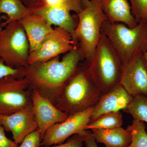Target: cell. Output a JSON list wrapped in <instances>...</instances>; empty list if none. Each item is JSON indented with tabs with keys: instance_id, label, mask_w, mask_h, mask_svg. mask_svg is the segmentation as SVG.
I'll list each match as a JSON object with an SVG mask.
<instances>
[{
	"instance_id": "6",
	"label": "cell",
	"mask_w": 147,
	"mask_h": 147,
	"mask_svg": "<svg viewBox=\"0 0 147 147\" xmlns=\"http://www.w3.org/2000/svg\"><path fill=\"white\" fill-rule=\"evenodd\" d=\"M0 31V59L6 65L21 68L29 65L30 45L18 21L11 22Z\"/></svg>"
},
{
	"instance_id": "17",
	"label": "cell",
	"mask_w": 147,
	"mask_h": 147,
	"mask_svg": "<svg viewBox=\"0 0 147 147\" xmlns=\"http://www.w3.org/2000/svg\"><path fill=\"white\" fill-rule=\"evenodd\" d=\"M90 130L96 143L103 144L105 147H129L131 142V132L121 127Z\"/></svg>"
},
{
	"instance_id": "2",
	"label": "cell",
	"mask_w": 147,
	"mask_h": 147,
	"mask_svg": "<svg viewBox=\"0 0 147 147\" xmlns=\"http://www.w3.org/2000/svg\"><path fill=\"white\" fill-rule=\"evenodd\" d=\"M102 94L83 61L63 87L55 106L71 115L94 107Z\"/></svg>"
},
{
	"instance_id": "3",
	"label": "cell",
	"mask_w": 147,
	"mask_h": 147,
	"mask_svg": "<svg viewBox=\"0 0 147 147\" xmlns=\"http://www.w3.org/2000/svg\"><path fill=\"white\" fill-rule=\"evenodd\" d=\"M84 62L102 92L120 84L122 61L110 40L102 32L93 54Z\"/></svg>"
},
{
	"instance_id": "28",
	"label": "cell",
	"mask_w": 147,
	"mask_h": 147,
	"mask_svg": "<svg viewBox=\"0 0 147 147\" xmlns=\"http://www.w3.org/2000/svg\"><path fill=\"white\" fill-rule=\"evenodd\" d=\"M26 6L30 9L36 7L39 5V0H21Z\"/></svg>"
},
{
	"instance_id": "14",
	"label": "cell",
	"mask_w": 147,
	"mask_h": 147,
	"mask_svg": "<svg viewBox=\"0 0 147 147\" xmlns=\"http://www.w3.org/2000/svg\"><path fill=\"white\" fill-rule=\"evenodd\" d=\"M30 9L43 17L51 26L65 29L71 34L77 26L78 16L71 15V11L64 5L39 6Z\"/></svg>"
},
{
	"instance_id": "13",
	"label": "cell",
	"mask_w": 147,
	"mask_h": 147,
	"mask_svg": "<svg viewBox=\"0 0 147 147\" xmlns=\"http://www.w3.org/2000/svg\"><path fill=\"white\" fill-rule=\"evenodd\" d=\"M132 97L133 96L120 84L103 93L95 106L89 123L106 113L125 110L130 103Z\"/></svg>"
},
{
	"instance_id": "8",
	"label": "cell",
	"mask_w": 147,
	"mask_h": 147,
	"mask_svg": "<svg viewBox=\"0 0 147 147\" xmlns=\"http://www.w3.org/2000/svg\"><path fill=\"white\" fill-rule=\"evenodd\" d=\"M76 47L69 32L56 27L36 50L30 53L29 65L42 62L66 54Z\"/></svg>"
},
{
	"instance_id": "25",
	"label": "cell",
	"mask_w": 147,
	"mask_h": 147,
	"mask_svg": "<svg viewBox=\"0 0 147 147\" xmlns=\"http://www.w3.org/2000/svg\"><path fill=\"white\" fill-rule=\"evenodd\" d=\"M24 68H14L6 65L3 61L0 59V79L8 76H18L24 78Z\"/></svg>"
},
{
	"instance_id": "9",
	"label": "cell",
	"mask_w": 147,
	"mask_h": 147,
	"mask_svg": "<svg viewBox=\"0 0 147 147\" xmlns=\"http://www.w3.org/2000/svg\"><path fill=\"white\" fill-rule=\"evenodd\" d=\"M94 107L69 116L63 121L50 126L42 137L41 146L60 144L74 134L82 132L89 123Z\"/></svg>"
},
{
	"instance_id": "21",
	"label": "cell",
	"mask_w": 147,
	"mask_h": 147,
	"mask_svg": "<svg viewBox=\"0 0 147 147\" xmlns=\"http://www.w3.org/2000/svg\"><path fill=\"white\" fill-rule=\"evenodd\" d=\"M127 128L131 135V142L129 147H147V133L144 122L133 120Z\"/></svg>"
},
{
	"instance_id": "30",
	"label": "cell",
	"mask_w": 147,
	"mask_h": 147,
	"mask_svg": "<svg viewBox=\"0 0 147 147\" xmlns=\"http://www.w3.org/2000/svg\"><path fill=\"white\" fill-rule=\"evenodd\" d=\"M144 56H145V59H146V61L147 66V52H146V53H145V54H144Z\"/></svg>"
},
{
	"instance_id": "31",
	"label": "cell",
	"mask_w": 147,
	"mask_h": 147,
	"mask_svg": "<svg viewBox=\"0 0 147 147\" xmlns=\"http://www.w3.org/2000/svg\"><path fill=\"white\" fill-rule=\"evenodd\" d=\"M2 19V17H1V16H0V31H1V30H2L3 29V28H2L1 27V20Z\"/></svg>"
},
{
	"instance_id": "23",
	"label": "cell",
	"mask_w": 147,
	"mask_h": 147,
	"mask_svg": "<svg viewBox=\"0 0 147 147\" xmlns=\"http://www.w3.org/2000/svg\"><path fill=\"white\" fill-rule=\"evenodd\" d=\"M84 129L80 133L74 134L69 137L64 144L51 146H40L39 147H82L85 140Z\"/></svg>"
},
{
	"instance_id": "11",
	"label": "cell",
	"mask_w": 147,
	"mask_h": 147,
	"mask_svg": "<svg viewBox=\"0 0 147 147\" xmlns=\"http://www.w3.org/2000/svg\"><path fill=\"white\" fill-rule=\"evenodd\" d=\"M0 123L5 131L11 132L13 140L18 144L38 128L32 104L11 115L0 114Z\"/></svg>"
},
{
	"instance_id": "20",
	"label": "cell",
	"mask_w": 147,
	"mask_h": 147,
	"mask_svg": "<svg viewBox=\"0 0 147 147\" xmlns=\"http://www.w3.org/2000/svg\"><path fill=\"white\" fill-rule=\"evenodd\" d=\"M123 111L131 115L134 120L147 123V96H134L128 106Z\"/></svg>"
},
{
	"instance_id": "18",
	"label": "cell",
	"mask_w": 147,
	"mask_h": 147,
	"mask_svg": "<svg viewBox=\"0 0 147 147\" xmlns=\"http://www.w3.org/2000/svg\"><path fill=\"white\" fill-rule=\"evenodd\" d=\"M30 12V8L26 6L21 0H0V16L4 13L7 19L1 24L5 27L11 22L18 21Z\"/></svg>"
},
{
	"instance_id": "7",
	"label": "cell",
	"mask_w": 147,
	"mask_h": 147,
	"mask_svg": "<svg viewBox=\"0 0 147 147\" xmlns=\"http://www.w3.org/2000/svg\"><path fill=\"white\" fill-rule=\"evenodd\" d=\"M32 92L26 78L8 76L0 79V114L11 115L32 104Z\"/></svg>"
},
{
	"instance_id": "24",
	"label": "cell",
	"mask_w": 147,
	"mask_h": 147,
	"mask_svg": "<svg viewBox=\"0 0 147 147\" xmlns=\"http://www.w3.org/2000/svg\"><path fill=\"white\" fill-rule=\"evenodd\" d=\"M42 136L38 129L27 135L19 147H39L41 146Z\"/></svg>"
},
{
	"instance_id": "12",
	"label": "cell",
	"mask_w": 147,
	"mask_h": 147,
	"mask_svg": "<svg viewBox=\"0 0 147 147\" xmlns=\"http://www.w3.org/2000/svg\"><path fill=\"white\" fill-rule=\"evenodd\" d=\"M32 100L35 119L42 138L47 129L63 121L68 117L36 90L32 92Z\"/></svg>"
},
{
	"instance_id": "27",
	"label": "cell",
	"mask_w": 147,
	"mask_h": 147,
	"mask_svg": "<svg viewBox=\"0 0 147 147\" xmlns=\"http://www.w3.org/2000/svg\"><path fill=\"white\" fill-rule=\"evenodd\" d=\"M85 140L84 143L86 145V147H98L96 142L94 138L91 131L90 130L85 131Z\"/></svg>"
},
{
	"instance_id": "15",
	"label": "cell",
	"mask_w": 147,
	"mask_h": 147,
	"mask_svg": "<svg viewBox=\"0 0 147 147\" xmlns=\"http://www.w3.org/2000/svg\"><path fill=\"white\" fill-rule=\"evenodd\" d=\"M18 21L24 28L28 40L30 53L36 50L54 29L43 17L31 11Z\"/></svg>"
},
{
	"instance_id": "22",
	"label": "cell",
	"mask_w": 147,
	"mask_h": 147,
	"mask_svg": "<svg viewBox=\"0 0 147 147\" xmlns=\"http://www.w3.org/2000/svg\"><path fill=\"white\" fill-rule=\"evenodd\" d=\"M132 15L138 23L147 21V0H129Z\"/></svg>"
},
{
	"instance_id": "5",
	"label": "cell",
	"mask_w": 147,
	"mask_h": 147,
	"mask_svg": "<svg viewBox=\"0 0 147 147\" xmlns=\"http://www.w3.org/2000/svg\"><path fill=\"white\" fill-rule=\"evenodd\" d=\"M78 21L72 39L84 60L93 54L101 34L102 23L107 20L100 0H90L88 5L77 14Z\"/></svg>"
},
{
	"instance_id": "29",
	"label": "cell",
	"mask_w": 147,
	"mask_h": 147,
	"mask_svg": "<svg viewBox=\"0 0 147 147\" xmlns=\"http://www.w3.org/2000/svg\"><path fill=\"white\" fill-rule=\"evenodd\" d=\"M86 7L88 6L90 3V0H81Z\"/></svg>"
},
{
	"instance_id": "1",
	"label": "cell",
	"mask_w": 147,
	"mask_h": 147,
	"mask_svg": "<svg viewBox=\"0 0 147 147\" xmlns=\"http://www.w3.org/2000/svg\"><path fill=\"white\" fill-rule=\"evenodd\" d=\"M84 60L76 47L64 54L61 60L58 56L29 65L24 68V78L32 90L38 92L55 105L63 87Z\"/></svg>"
},
{
	"instance_id": "10",
	"label": "cell",
	"mask_w": 147,
	"mask_h": 147,
	"mask_svg": "<svg viewBox=\"0 0 147 147\" xmlns=\"http://www.w3.org/2000/svg\"><path fill=\"white\" fill-rule=\"evenodd\" d=\"M145 54H140L123 63L120 84L132 96H147V66Z\"/></svg>"
},
{
	"instance_id": "19",
	"label": "cell",
	"mask_w": 147,
	"mask_h": 147,
	"mask_svg": "<svg viewBox=\"0 0 147 147\" xmlns=\"http://www.w3.org/2000/svg\"><path fill=\"white\" fill-rule=\"evenodd\" d=\"M123 123L122 114L121 111L106 113L88 124L85 129H111L121 127Z\"/></svg>"
},
{
	"instance_id": "26",
	"label": "cell",
	"mask_w": 147,
	"mask_h": 147,
	"mask_svg": "<svg viewBox=\"0 0 147 147\" xmlns=\"http://www.w3.org/2000/svg\"><path fill=\"white\" fill-rule=\"evenodd\" d=\"M4 128L0 123V147H19V144L6 136Z\"/></svg>"
},
{
	"instance_id": "4",
	"label": "cell",
	"mask_w": 147,
	"mask_h": 147,
	"mask_svg": "<svg viewBox=\"0 0 147 147\" xmlns=\"http://www.w3.org/2000/svg\"><path fill=\"white\" fill-rule=\"evenodd\" d=\"M101 32L110 40L123 63L147 51V21H140L132 28L125 24L105 20Z\"/></svg>"
},
{
	"instance_id": "16",
	"label": "cell",
	"mask_w": 147,
	"mask_h": 147,
	"mask_svg": "<svg viewBox=\"0 0 147 147\" xmlns=\"http://www.w3.org/2000/svg\"><path fill=\"white\" fill-rule=\"evenodd\" d=\"M100 5L108 21L123 23L130 28L138 23L131 13L128 0H100Z\"/></svg>"
}]
</instances>
